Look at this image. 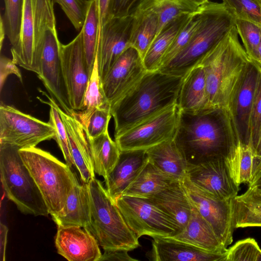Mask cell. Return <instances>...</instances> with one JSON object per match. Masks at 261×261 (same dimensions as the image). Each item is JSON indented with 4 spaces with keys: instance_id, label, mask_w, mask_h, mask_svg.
<instances>
[{
    "instance_id": "obj_1",
    "label": "cell",
    "mask_w": 261,
    "mask_h": 261,
    "mask_svg": "<svg viewBox=\"0 0 261 261\" xmlns=\"http://www.w3.org/2000/svg\"><path fill=\"white\" fill-rule=\"evenodd\" d=\"M174 140L188 166L220 159L227 163L239 142L228 109L217 106L180 110Z\"/></svg>"
},
{
    "instance_id": "obj_2",
    "label": "cell",
    "mask_w": 261,
    "mask_h": 261,
    "mask_svg": "<svg viewBox=\"0 0 261 261\" xmlns=\"http://www.w3.org/2000/svg\"><path fill=\"white\" fill-rule=\"evenodd\" d=\"M183 79L159 70L147 71L136 85L111 108L114 136L176 103Z\"/></svg>"
},
{
    "instance_id": "obj_3",
    "label": "cell",
    "mask_w": 261,
    "mask_h": 261,
    "mask_svg": "<svg viewBox=\"0 0 261 261\" xmlns=\"http://www.w3.org/2000/svg\"><path fill=\"white\" fill-rule=\"evenodd\" d=\"M251 60L234 25L198 64L204 70L211 105L226 107L233 87Z\"/></svg>"
},
{
    "instance_id": "obj_4",
    "label": "cell",
    "mask_w": 261,
    "mask_h": 261,
    "mask_svg": "<svg viewBox=\"0 0 261 261\" xmlns=\"http://www.w3.org/2000/svg\"><path fill=\"white\" fill-rule=\"evenodd\" d=\"M236 18L222 3L202 6L200 23L186 46L159 70L184 77L235 25Z\"/></svg>"
},
{
    "instance_id": "obj_5",
    "label": "cell",
    "mask_w": 261,
    "mask_h": 261,
    "mask_svg": "<svg viewBox=\"0 0 261 261\" xmlns=\"http://www.w3.org/2000/svg\"><path fill=\"white\" fill-rule=\"evenodd\" d=\"M88 185L91 219L89 224L84 228L92 234L103 250L129 251L139 247V238L128 227L101 181L94 178Z\"/></svg>"
},
{
    "instance_id": "obj_6",
    "label": "cell",
    "mask_w": 261,
    "mask_h": 261,
    "mask_svg": "<svg viewBox=\"0 0 261 261\" xmlns=\"http://www.w3.org/2000/svg\"><path fill=\"white\" fill-rule=\"evenodd\" d=\"M23 163L38 186L52 217L64 208L79 181L71 168L49 152L36 147L19 149Z\"/></svg>"
},
{
    "instance_id": "obj_7",
    "label": "cell",
    "mask_w": 261,
    "mask_h": 261,
    "mask_svg": "<svg viewBox=\"0 0 261 261\" xmlns=\"http://www.w3.org/2000/svg\"><path fill=\"white\" fill-rule=\"evenodd\" d=\"M53 0H23L18 40L10 51L14 63L38 74L47 27L56 21Z\"/></svg>"
},
{
    "instance_id": "obj_8",
    "label": "cell",
    "mask_w": 261,
    "mask_h": 261,
    "mask_svg": "<svg viewBox=\"0 0 261 261\" xmlns=\"http://www.w3.org/2000/svg\"><path fill=\"white\" fill-rule=\"evenodd\" d=\"M15 146L0 144V172L8 198L24 214L46 216L49 212L43 196Z\"/></svg>"
},
{
    "instance_id": "obj_9",
    "label": "cell",
    "mask_w": 261,
    "mask_h": 261,
    "mask_svg": "<svg viewBox=\"0 0 261 261\" xmlns=\"http://www.w3.org/2000/svg\"><path fill=\"white\" fill-rule=\"evenodd\" d=\"M115 202L138 238L143 236L167 238L180 231L175 221L147 198L121 195Z\"/></svg>"
},
{
    "instance_id": "obj_10",
    "label": "cell",
    "mask_w": 261,
    "mask_h": 261,
    "mask_svg": "<svg viewBox=\"0 0 261 261\" xmlns=\"http://www.w3.org/2000/svg\"><path fill=\"white\" fill-rule=\"evenodd\" d=\"M55 129L45 122L15 107L1 103L0 144L20 149L36 147L41 142L55 138Z\"/></svg>"
},
{
    "instance_id": "obj_11",
    "label": "cell",
    "mask_w": 261,
    "mask_h": 261,
    "mask_svg": "<svg viewBox=\"0 0 261 261\" xmlns=\"http://www.w3.org/2000/svg\"><path fill=\"white\" fill-rule=\"evenodd\" d=\"M180 109L177 103L158 115L115 137L119 149L147 150L174 139L177 129Z\"/></svg>"
},
{
    "instance_id": "obj_12",
    "label": "cell",
    "mask_w": 261,
    "mask_h": 261,
    "mask_svg": "<svg viewBox=\"0 0 261 261\" xmlns=\"http://www.w3.org/2000/svg\"><path fill=\"white\" fill-rule=\"evenodd\" d=\"M62 73L68 101L74 111L84 109V98L91 73L84 52L82 30L69 43L60 45Z\"/></svg>"
},
{
    "instance_id": "obj_13",
    "label": "cell",
    "mask_w": 261,
    "mask_h": 261,
    "mask_svg": "<svg viewBox=\"0 0 261 261\" xmlns=\"http://www.w3.org/2000/svg\"><path fill=\"white\" fill-rule=\"evenodd\" d=\"M61 44L56 20L45 31L40 72L37 75L51 97L63 111L72 116L75 111L70 106L63 79L60 56Z\"/></svg>"
},
{
    "instance_id": "obj_14",
    "label": "cell",
    "mask_w": 261,
    "mask_h": 261,
    "mask_svg": "<svg viewBox=\"0 0 261 261\" xmlns=\"http://www.w3.org/2000/svg\"><path fill=\"white\" fill-rule=\"evenodd\" d=\"M260 71L254 62L251 60L248 63L233 87L226 107L239 141L250 145L251 110Z\"/></svg>"
},
{
    "instance_id": "obj_15",
    "label": "cell",
    "mask_w": 261,
    "mask_h": 261,
    "mask_svg": "<svg viewBox=\"0 0 261 261\" xmlns=\"http://www.w3.org/2000/svg\"><path fill=\"white\" fill-rule=\"evenodd\" d=\"M182 180L193 205L210 225L225 247L233 241V199L220 200L211 197L192 184L186 177Z\"/></svg>"
},
{
    "instance_id": "obj_16",
    "label": "cell",
    "mask_w": 261,
    "mask_h": 261,
    "mask_svg": "<svg viewBox=\"0 0 261 261\" xmlns=\"http://www.w3.org/2000/svg\"><path fill=\"white\" fill-rule=\"evenodd\" d=\"M186 177L205 194L218 200L233 199L239 191L240 186L231 177L224 159L188 166Z\"/></svg>"
},
{
    "instance_id": "obj_17",
    "label": "cell",
    "mask_w": 261,
    "mask_h": 261,
    "mask_svg": "<svg viewBox=\"0 0 261 261\" xmlns=\"http://www.w3.org/2000/svg\"><path fill=\"white\" fill-rule=\"evenodd\" d=\"M147 71L139 52L126 49L101 80L105 95L111 108L140 80Z\"/></svg>"
},
{
    "instance_id": "obj_18",
    "label": "cell",
    "mask_w": 261,
    "mask_h": 261,
    "mask_svg": "<svg viewBox=\"0 0 261 261\" xmlns=\"http://www.w3.org/2000/svg\"><path fill=\"white\" fill-rule=\"evenodd\" d=\"M133 17L111 18L104 25L96 57L101 81L122 54L130 45Z\"/></svg>"
},
{
    "instance_id": "obj_19",
    "label": "cell",
    "mask_w": 261,
    "mask_h": 261,
    "mask_svg": "<svg viewBox=\"0 0 261 261\" xmlns=\"http://www.w3.org/2000/svg\"><path fill=\"white\" fill-rule=\"evenodd\" d=\"M48 101L58 110L66 130L70 153L75 167L83 182L88 184L95 178V172L89 137L83 125L74 115H70L45 93Z\"/></svg>"
},
{
    "instance_id": "obj_20",
    "label": "cell",
    "mask_w": 261,
    "mask_h": 261,
    "mask_svg": "<svg viewBox=\"0 0 261 261\" xmlns=\"http://www.w3.org/2000/svg\"><path fill=\"white\" fill-rule=\"evenodd\" d=\"M78 226H59L55 236L58 253L69 261H99L101 253L95 238Z\"/></svg>"
},
{
    "instance_id": "obj_21",
    "label": "cell",
    "mask_w": 261,
    "mask_h": 261,
    "mask_svg": "<svg viewBox=\"0 0 261 261\" xmlns=\"http://www.w3.org/2000/svg\"><path fill=\"white\" fill-rule=\"evenodd\" d=\"M153 239L151 249L146 254L150 260L225 261L227 252L207 251L169 237Z\"/></svg>"
},
{
    "instance_id": "obj_22",
    "label": "cell",
    "mask_w": 261,
    "mask_h": 261,
    "mask_svg": "<svg viewBox=\"0 0 261 261\" xmlns=\"http://www.w3.org/2000/svg\"><path fill=\"white\" fill-rule=\"evenodd\" d=\"M148 160L146 150H120L116 164L105 179L107 192L114 202L133 182Z\"/></svg>"
},
{
    "instance_id": "obj_23",
    "label": "cell",
    "mask_w": 261,
    "mask_h": 261,
    "mask_svg": "<svg viewBox=\"0 0 261 261\" xmlns=\"http://www.w3.org/2000/svg\"><path fill=\"white\" fill-rule=\"evenodd\" d=\"M173 218L180 231L187 226L190 218L192 204L182 180H178L169 188L147 198Z\"/></svg>"
},
{
    "instance_id": "obj_24",
    "label": "cell",
    "mask_w": 261,
    "mask_h": 261,
    "mask_svg": "<svg viewBox=\"0 0 261 261\" xmlns=\"http://www.w3.org/2000/svg\"><path fill=\"white\" fill-rule=\"evenodd\" d=\"M192 204V213L187 226L180 232L169 238L207 251L226 252L228 249L221 243L210 225Z\"/></svg>"
},
{
    "instance_id": "obj_25",
    "label": "cell",
    "mask_w": 261,
    "mask_h": 261,
    "mask_svg": "<svg viewBox=\"0 0 261 261\" xmlns=\"http://www.w3.org/2000/svg\"><path fill=\"white\" fill-rule=\"evenodd\" d=\"M59 226H87L91 219L90 195L88 183L74 186L65 205L58 215L52 217Z\"/></svg>"
},
{
    "instance_id": "obj_26",
    "label": "cell",
    "mask_w": 261,
    "mask_h": 261,
    "mask_svg": "<svg viewBox=\"0 0 261 261\" xmlns=\"http://www.w3.org/2000/svg\"><path fill=\"white\" fill-rule=\"evenodd\" d=\"M180 110L197 112L210 105L202 66L198 64L184 77L177 100Z\"/></svg>"
},
{
    "instance_id": "obj_27",
    "label": "cell",
    "mask_w": 261,
    "mask_h": 261,
    "mask_svg": "<svg viewBox=\"0 0 261 261\" xmlns=\"http://www.w3.org/2000/svg\"><path fill=\"white\" fill-rule=\"evenodd\" d=\"M177 181L148 160L122 195L147 198L169 188Z\"/></svg>"
},
{
    "instance_id": "obj_28",
    "label": "cell",
    "mask_w": 261,
    "mask_h": 261,
    "mask_svg": "<svg viewBox=\"0 0 261 261\" xmlns=\"http://www.w3.org/2000/svg\"><path fill=\"white\" fill-rule=\"evenodd\" d=\"M149 161L164 173L177 180L186 177L188 165L174 139L146 150Z\"/></svg>"
},
{
    "instance_id": "obj_29",
    "label": "cell",
    "mask_w": 261,
    "mask_h": 261,
    "mask_svg": "<svg viewBox=\"0 0 261 261\" xmlns=\"http://www.w3.org/2000/svg\"><path fill=\"white\" fill-rule=\"evenodd\" d=\"M192 14H185L173 19L155 37L143 58L147 71L159 69L164 56Z\"/></svg>"
},
{
    "instance_id": "obj_30",
    "label": "cell",
    "mask_w": 261,
    "mask_h": 261,
    "mask_svg": "<svg viewBox=\"0 0 261 261\" xmlns=\"http://www.w3.org/2000/svg\"><path fill=\"white\" fill-rule=\"evenodd\" d=\"M199 8L186 0H141L132 13L146 10L154 11L159 17L156 36L173 19L185 14L194 13Z\"/></svg>"
},
{
    "instance_id": "obj_31",
    "label": "cell",
    "mask_w": 261,
    "mask_h": 261,
    "mask_svg": "<svg viewBox=\"0 0 261 261\" xmlns=\"http://www.w3.org/2000/svg\"><path fill=\"white\" fill-rule=\"evenodd\" d=\"M130 35V45L142 59L154 39L158 29L159 17L153 11L135 12Z\"/></svg>"
},
{
    "instance_id": "obj_32",
    "label": "cell",
    "mask_w": 261,
    "mask_h": 261,
    "mask_svg": "<svg viewBox=\"0 0 261 261\" xmlns=\"http://www.w3.org/2000/svg\"><path fill=\"white\" fill-rule=\"evenodd\" d=\"M89 139L94 172L105 179L116 164L120 150L111 138L108 130L95 138Z\"/></svg>"
},
{
    "instance_id": "obj_33",
    "label": "cell",
    "mask_w": 261,
    "mask_h": 261,
    "mask_svg": "<svg viewBox=\"0 0 261 261\" xmlns=\"http://www.w3.org/2000/svg\"><path fill=\"white\" fill-rule=\"evenodd\" d=\"M234 228L261 226V196L249 189L233 199Z\"/></svg>"
},
{
    "instance_id": "obj_34",
    "label": "cell",
    "mask_w": 261,
    "mask_h": 261,
    "mask_svg": "<svg viewBox=\"0 0 261 261\" xmlns=\"http://www.w3.org/2000/svg\"><path fill=\"white\" fill-rule=\"evenodd\" d=\"M81 30L85 57L91 73L96 59L99 38V21L94 0H89L86 19Z\"/></svg>"
},
{
    "instance_id": "obj_35",
    "label": "cell",
    "mask_w": 261,
    "mask_h": 261,
    "mask_svg": "<svg viewBox=\"0 0 261 261\" xmlns=\"http://www.w3.org/2000/svg\"><path fill=\"white\" fill-rule=\"evenodd\" d=\"M73 115L81 122L90 139L95 138L108 130L112 117L111 109L75 111Z\"/></svg>"
},
{
    "instance_id": "obj_36",
    "label": "cell",
    "mask_w": 261,
    "mask_h": 261,
    "mask_svg": "<svg viewBox=\"0 0 261 261\" xmlns=\"http://www.w3.org/2000/svg\"><path fill=\"white\" fill-rule=\"evenodd\" d=\"M84 107L83 110L86 111L111 109L102 87L96 57L85 93Z\"/></svg>"
},
{
    "instance_id": "obj_37",
    "label": "cell",
    "mask_w": 261,
    "mask_h": 261,
    "mask_svg": "<svg viewBox=\"0 0 261 261\" xmlns=\"http://www.w3.org/2000/svg\"><path fill=\"white\" fill-rule=\"evenodd\" d=\"M201 18L202 6L197 12L191 15L187 22L178 34L164 56L161 67L170 62L186 46L197 29Z\"/></svg>"
},
{
    "instance_id": "obj_38",
    "label": "cell",
    "mask_w": 261,
    "mask_h": 261,
    "mask_svg": "<svg viewBox=\"0 0 261 261\" xmlns=\"http://www.w3.org/2000/svg\"><path fill=\"white\" fill-rule=\"evenodd\" d=\"M235 26L249 58L257 65L258 50L261 41V26L255 23L236 19Z\"/></svg>"
},
{
    "instance_id": "obj_39",
    "label": "cell",
    "mask_w": 261,
    "mask_h": 261,
    "mask_svg": "<svg viewBox=\"0 0 261 261\" xmlns=\"http://www.w3.org/2000/svg\"><path fill=\"white\" fill-rule=\"evenodd\" d=\"M5 11L2 16L6 36L11 46L17 42L20 31L23 0H4Z\"/></svg>"
},
{
    "instance_id": "obj_40",
    "label": "cell",
    "mask_w": 261,
    "mask_h": 261,
    "mask_svg": "<svg viewBox=\"0 0 261 261\" xmlns=\"http://www.w3.org/2000/svg\"><path fill=\"white\" fill-rule=\"evenodd\" d=\"M236 19L261 26V0H222Z\"/></svg>"
},
{
    "instance_id": "obj_41",
    "label": "cell",
    "mask_w": 261,
    "mask_h": 261,
    "mask_svg": "<svg viewBox=\"0 0 261 261\" xmlns=\"http://www.w3.org/2000/svg\"><path fill=\"white\" fill-rule=\"evenodd\" d=\"M43 102L48 104L50 106L49 118L48 122L50 123L55 129L54 139L57 142L63 153L66 163L71 168L73 167H75L70 151L66 130L61 116L57 109L51 103L48 101H44Z\"/></svg>"
},
{
    "instance_id": "obj_42",
    "label": "cell",
    "mask_w": 261,
    "mask_h": 261,
    "mask_svg": "<svg viewBox=\"0 0 261 261\" xmlns=\"http://www.w3.org/2000/svg\"><path fill=\"white\" fill-rule=\"evenodd\" d=\"M261 261V249L256 241L247 238L227 249L225 261Z\"/></svg>"
},
{
    "instance_id": "obj_43",
    "label": "cell",
    "mask_w": 261,
    "mask_h": 261,
    "mask_svg": "<svg viewBox=\"0 0 261 261\" xmlns=\"http://www.w3.org/2000/svg\"><path fill=\"white\" fill-rule=\"evenodd\" d=\"M61 7L77 31H81L85 22L89 0H53Z\"/></svg>"
},
{
    "instance_id": "obj_44",
    "label": "cell",
    "mask_w": 261,
    "mask_h": 261,
    "mask_svg": "<svg viewBox=\"0 0 261 261\" xmlns=\"http://www.w3.org/2000/svg\"><path fill=\"white\" fill-rule=\"evenodd\" d=\"M261 130V71L257 82L250 118V145L253 150Z\"/></svg>"
},
{
    "instance_id": "obj_45",
    "label": "cell",
    "mask_w": 261,
    "mask_h": 261,
    "mask_svg": "<svg viewBox=\"0 0 261 261\" xmlns=\"http://www.w3.org/2000/svg\"><path fill=\"white\" fill-rule=\"evenodd\" d=\"M13 60L1 55L0 58V92H2L7 77L14 74L22 82L21 72Z\"/></svg>"
},
{
    "instance_id": "obj_46",
    "label": "cell",
    "mask_w": 261,
    "mask_h": 261,
    "mask_svg": "<svg viewBox=\"0 0 261 261\" xmlns=\"http://www.w3.org/2000/svg\"><path fill=\"white\" fill-rule=\"evenodd\" d=\"M141 0H111V17H124L132 14Z\"/></svg>"
},
{
    "instance_id": "obj_47",
    "label": "cell",
    "mask_w": 261,
    "mask_h": 261,
    "mask_svg": "<svg viewBox=\"0 0 261 261\" xmlns=\"http://www.w3.org/2000/svg\"><path fill=\"white\" fill-rule=\"evenodd\" d=\"M99 21V38L106 23L111 18V0H94Z\"/></svg>"
},
{
    "instance_id": "obj_48",
    "label": "cell",
    "mask_w": 261,
    "mask_h": 261,
    "mask_svg": "<svg viewBox=\"0 0 261 261\" xmlns=\"http://www.w3.org/2000/svg\"><path fill=\"white\" fill-rule=\"evenodd\" d=\"M128 251L122 249L104 250L99 261H137L138 259L132 257L128 254Z\"/></svg>"
},
{
    "instance_id": "obj_49",
    "label": "cell",
    "mask_w": 261,
    "mask_h": 261,
    "mask_svg": "<svg viewBox=\"0 0 261 261\" xmlns=\"http://www.w3.org/2000/svg\"><path fill=\"white\" fill-rule=\"evenodd\" d=\"M248 185V189L261 196V161H259L254 175Z\"/></svg>"
},
{
    "instance_id": "obj_50",
    "label": "cell",
    "mask_w": 261,
    "mask_h": 261,
    "mask_svg": "<svg viewBox=\"0 0 261 261\" xmlns=\"http://www.w3.org/2000/svg\"><path fill=\"white\" fill-rule=\"evenodd\" d=\"M8 228L2 223L0 224V260H5Z\"/></svg>"
},
{
    "instance_id": "obj_51",
    "label": "cell",
    "mask_w": 261,
    "mask_h": 261,
    "mask_svg": "<svg viewBox=\"0 0 261 261\" xmlns=\"http://www.w3.org/2000/svg\"><path fill=\"white\" fill-rule=\"evenodd\" d=\"M253 151L256 158L261 161V130L257 142L253 147Z\"/></svg>"
},
{
    "instance_id": "obj_52",
    "label": "cell",
    "mask_w": 261,
    "mask_h": 261,
    "mask_svg": "<svg viewBox=\"0 0 261 261\" xmlns=\"http://www.w3.org/2000/svg\"><path fill=\"white\" fill-rule=\"evenodd\" d=\"M6 34V31L4 24V22L2 18V16L0 17V49L2 50V46L4 40L5 39Z\"/></svg>"
},
{
    "instance_id": "obj_53",
    "label": "cell",
    "mask_w": 261,
    "mask_h": 261,
    "mask_svg": "<svg viewBox=\"0 0 261 261\" xmlns=\"http://www.w3.org/2000/svg\"><path fill=\"white\" fill-rule=\"evenodd\" d=\"M197 7H200L207 3L210 0H186Z\"/></svg>"
},
{
    "instance_id": "obj_54",
    "label": "cell",
    "mask_w": 261,
    "mask_h": 261,
    "mask_svg": "<svg viewBox=\"0 0 261 261\" xmlns=\"http://www.w3.org/2000/svg\"><path fill=\"white\" fill-rule=\"evenodd\" d=\"M258 61L257 65L261 69V41H260L259 48H258Z\"/></svg>"
}]
</instances>
